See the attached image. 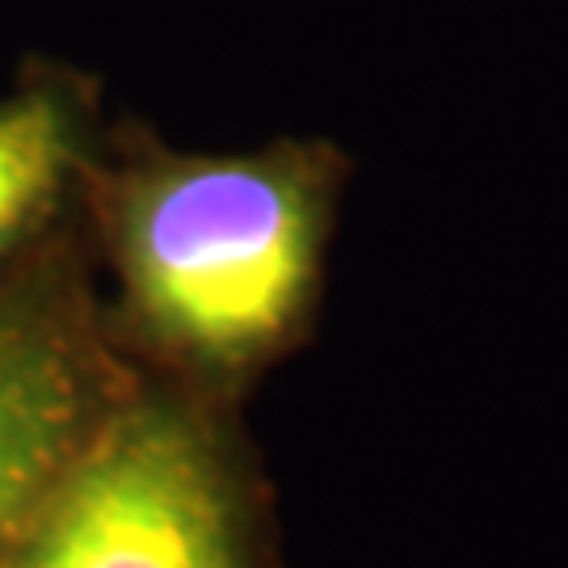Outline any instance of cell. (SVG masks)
<instances>
[{
	"label": "cell",
	"mask_w": 568,
	"mask_h": 568,
	"mask_svg": "<svg viewBox=\"0 0 568 568\" xmlns=\"http://www.w3.org/2000/svg\"><path fill=\"white\" fill-rule=\"evenodd\" d=\"M321 185L286 156L169 161L114 215L126 304L203 375H244L295 333L321 262Z\"/></svg>",
	"instance_id": "6da1fadb"
},
{
	"label": "cell",
	"mask_w": 568,
	"mask_h": 568,
	"mask_svg": "<svg viewBox=\"0 0 568 568\" xmlns=\"http://www.w3.org/2000/svg\"><path fill=\"white\" fill-rule=\"evenodd\" d=\"M77 164V119L51 89L0 102V262L63 194Z\"/></svg>",
	"instance_id": "277c9868"
},
{
	"label": "cell",
	"mask_w": 568,
	"mask_h": 568,
	"mask_svg": "<svg viewBox=\"0 0 568 568\" xmlns=\"http://www.w3.org/2000/svg\"><path fill=\"white\" fill-rule=\"evenodd\" d=\"M119 387L60 283L0 291V568Z\"/></svg>",
	"instance_id": "3957f363"
},
{
	"label": "cell",
	"mask_w": 568,
	"mask_h": 568,
	"mask_svg": "<svg viewBox=\"0 0 568 568\" xmlns=\"http://www.w3.org/2000/svg\"><path fill=\"white\" fill-rule=\"evenodd\" d=\"M9 568H248L241 480L211 422L178 396L119 392Z\"/></svg>",
	"instance_id": "7a4b0ae2"
}]
</instances>
